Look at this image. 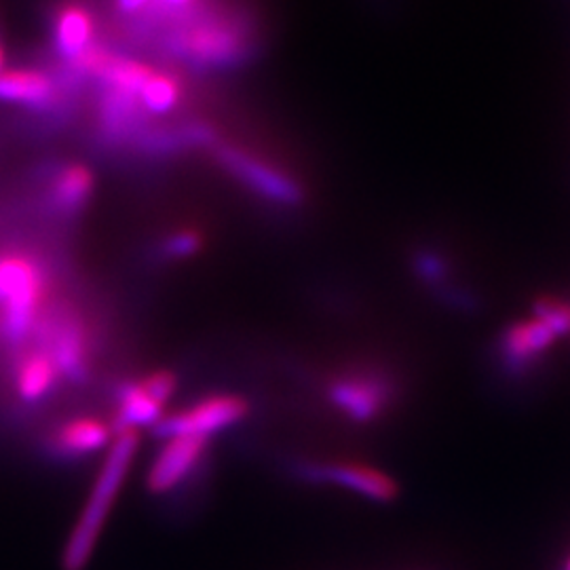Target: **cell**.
Instances as JSON below:
<instances>
[{
    "instance_id": "obj_1",
    "label": "cell",
    "mask_w": 570,
    "mask_h": 570,
    "mask_svg": "<svg viewBox=\"0 0 570 570\" xmlns=\"http://www.w3.org/2000/svg\"><path fill=\"white\" fill-rule=\"evenodd\" d=\"M140 446V433L138 431H119L108 446V454L102 469L94 482V489L87 497V503L82 508L79 522L68 537V543L61 553V569L85 570L96 546L102 537L104 527L110 518V511L115 508L119 494H121L125 480L134 468V459Z\"/></svg>"
},
{
    "instance_id": "obj_2",
    "label": "cell",
    "mask_w": 570,
    "mask_h": 570,
    "mask_svg": "<svg viewBox=\"0 0 570 570\" xmlns=\"http://www.w3.org/2000/svg\"><path fill=\"white\" fill-rule=\"evenodd\" d=\"M49 273L39 256L26 249L0 252V338L23 345L49 306Z\"/></svg>"
},
{
    "instance_id": "obj_3",
    "label": "cell",
    "mask_w": 570,
    "mask_h": 570,
    "mask_svg": "<svg viewBox=\"0 0 570 570\" xmlns=\"http://www.w3.org/2000/svg\"><path fill=\"white\" fill-rule=\"evenodd\" d=\"M37 345L45 348L61 379L82 381L89 372V330L81 315L68 305H49L35 327Z\"/></svg>"
},
{
    "instance_id": "obj_4",
    "label": "cell",
    "mask_w": 570,
    "mask_h": 570,
    "mask_svg": "<svg viewBox=\"0 0 570 570\" xmlns=\"http://www.w3.org/2000/svg\"><path fill=\"white\" fill-rule=\"evenodd\" d=\"M174 51L199 66H226L244 56L245 39L242 28L228 18L204 16L183 26L174 41Z\"/></svg>"
},
{
    "instance_id": "obj_5",
    "label": "cell",
    "mask_w": 570,
    "mask_h": 570,
    "mask_svg": "<svg viewBox=\"0 0 570 570\" xmlns=\"http://www.w3.org/2000/svg\"><path fill=\"white\" fill-rule=\"evenodd\" d=\"M176 374L169 370H155L136 381L122 383L117 395V414L112 428L119 431H140L142 428H157L165 416L176 391Z\"/></svg>"
},
{
    "instance_id": "obj_6",
    "label": "cell",
    "mask_w": 570,
    "mask_h": 570,
    "mask_svg": "<svg viewBox=\"0 0 570 570\" xmlns=\"http://www.w3.org/2000/svg\"><path fill=\"white\" fill-rule=\"evenodd\" d=\"M249 416V404L244 395L218 393L209 395L193 406L178 410L174 414H165L155 431L161 438L174 435H195L209 440L212 435L235 428Z\"/></svg>"
},
{
    "instance_id": "obj_7",
    "label": "cell",
    "mask_w": 570,
    "mask_h": 570,
    "mask_svg": "<svg viewBox=\"0 0 570 570\" xmlns=\"http://www.w3.org/2000/svg\"><path fill=\"white\" fill-rule=\"evenodd\" d=\"M216 159L230 176H235L245 188L261 195L275 205H298L305 195L296 180H292L279 167L266 164L261 157L247 153L244 148L220 144L216 148Z\"/></svg>"
},
{
    "instance_id": "obj_8",
    "label": "cell",
    "mask_w": 570,
    "mask_h": 570,
    "mask_svg": "<svg viewBox=\"0 0 570 570\" xmlns=\"http://www.w3.org/2000/svg\"><path fill=\"white\" fill-rule=\"evenodd\" d=\"M303 475L311 482H322V484L351 490L374 503H393L400 494L397 482L389 473L364 463H351V461L315 463V465H305Z\"/></svg>"
},
{
    "instance_id": "obj_9",
    "label": "cell",
    "mask_w": 570,
    "mask_h": 570,
    "mask_svg": "<svg viewBox=\"0 0 570 570\" xmlns=\"http://www.w3.org/2000/svg\"><path fill=\"white\" fill-rule=\"evenodd\" d=\"M327 395L355 423H370L387 406L391 385L374 372H348L330 385Z\"/></svg>"
},
{
    "instance_id": "obj_10",
    "label": "cell",
    "mask_w": 570,
    "mask_h": 570,
    "mask_svg": "<svg viewBox=\"0 0 570 570\" xmlns=\"http://www.w3.org/2000/svg\"><path fill=\"white\" fill-rule=\"evenodd\" d=\"M165 440L164 449L159 450L146 473V489L153 494H167L178 489L204 461L209 449V440L195 435H174Z\"/></svg>"
},
{
    "instance_id": "obj_11",
    "label": "cell",
    "mask_w": 570,
    "mask_h": 570,
    "mask_svg": "<svg viewBox=\"0 0 570 570\" xmlns=\"http://www.w3.org/2000/svg\"><path fill=\"white\" fill-rule=\"evenodd\" d=\"M58 100V81L42 68H4L0 72V102L18 104L30 110H49Z\"/></svg>"
},
{
    "instance_id": "obj_12",
    "label": "cell",
    "mask_w": 570,
    "mask_h": 570,
    "mask_svg": "<svg viewBox=\"0 0 570 570\" xmlns=\"http://www.w3.org/2000/svg\"><path fill=\"white\" fill-rule=\"evenodd\" d=\"M96 21L81 2H66L56 9L53 45L60 60L70 66L85 58L96 47Z\"/></svg>"
},
{
    "instance_id": "obj_13",
    "label": "cell",
    "mask_w": 570,
    "mask_h": 570,
    "mask_svg": "<svg viewBox=\"0 0 570 570\" xmlns=\"http://www.w3.org/2000/svg\"><path fill=\"white\" fill-rule=\"evenodd\" d=\"M117 431L98 416H79L61 423L49 438V450L60 459H81L108 449Z\"/></svg>"
},
{
    "instance_id": "obj_14",
    "label": "cell",
    "mask_w": 570,
    "mask_h": 570,
    "mask_svg": "<svg viewBox=\"0 0 570 570\" xmlns=\"http://www.w3.org/2000/svg\"><path fill=\"white\" fill-rule=\"evenodd\" d=\"M61 374L51 355L39 345L23 346L13 364V385L26 404L47 400L58 385Z\"/></svg>"
},
{
    "instance_id": "obj_15",
    "label": "cell",
    "mask_w": 570,
    "mask_h": 570,
    "mask_svg": "<svg viewBox=\"0 0 570 570\" xmlns=\"http://www.w3.org/2000/svg\"><path fill=\"white\" fill-rule=\"evenodd\" d=\"M94 188H96V178L87 165H61L51 174L47 183L45 202L58 216H75L89 204Z\"/></svg>"
},
{
    "instance_id": "obj_16",
    "label": "cell",
    "mask_w": 570,
    "mask_h": 570,
    "mask_svg": "<svg viewBox=\"0 0 570 570\" xmlns=\"http://www.w3.org/2000/svg\"><path fill=\"white\" fill-rule=\"evenodd\" d=\"M553 341L556 334L550 327L541 320H532L511 326L501 341V351L508 366L515 367L518 372H527L534 357L543 353Z\"/></svg>"
},
{
    "instance_id": "obj_17",
    "label": "cell",
    "mask_w": 570,
    "mask_h": 570,
    "mask_svg": "<svg viewBox=\"0 0 570 570\" xmlns=\"http://www.w3.org/2000/svg\"><path fill=\"white\" fill-rule=\"evenodd\" d=\"M183 100V85L169 75L153 70L140 89V106L146 115H167Z\"/></svg>"
},
{
    "instance_id": "obj_18",
    "label": "cell",
    "mask_w": 570,
    "mask_h": 570,
    "mask_svg": "<svg viewBox=\"0 0 570 570\" xmlns=\"http://www.w3.org/2000/svg\"><path fill=\"white\" fill-rule=\"evenodd\" d=\"M204 247V235L195 228H180L165 235L159 252L165 261H186L193 258Z\"/></svg>"
},
{
    "instance_id": "obj_19",
    "label": "cell",
    "mask_w": 570,
    "mask_h": 570,
    "mask_svg": "<svg viewBox=\"0 0 570 570\" xmlns=\"http://www.w3.org/2000/svg\"><path fill=\"white\" fill-rule=\"evenodd\" d=\"M534 315L541 320L546 326L550 327L556 336L569 334L570 332V305L564 301L556 298H541L534 303Z\"/></svg>"
},
{
    "instance_id": "obj_20",
    "label": "cell",
    "mask_w": 570,
    "mask_h": 570,
    "mask_svg": "<svg viewBox=\"0 0 570 570\" xmlns=\"http://www.w3.org/2000/svg\"><path fill=\"white\" fill-rule=\"evenodd\" d=\"M416 268H419V273L423 277H428L431 282H442V277H446V266H444V263L438 256L429 254V252L421 254L416 258Z\"/></svg>"
},
{
    "instance_id": "obj_21",
    "label": "cell",
    "mask_w": 570,
    "mask_h": 570,
    "mask_svg": "<svg viewBox=\"0 0 570 570\" xmlns=\"http://www.w3.org/2000/svg\"><path fill=\"white\" fill-rule=\"evenodd\" d=\"M150 0H117L121 13H140Z\"/></svg>"
},
{
    "instance_id": "obj_22",
    "label": "cell",
    "mask_w": 570,
    "mask_h": 570,
    "mask_svg": "<svg viewBox=\"0 0 570 570\" xmlns=\"http://www.w3.org/2000/svg\"><path fill=\"white\" fill-rule=\"evenodd\" d=\"M165 7H171V9H186L193 0H161Z\"/></svg>"
},
{
    "instance_id": "obj_23",
    "label": "cell",
    "mask_w": 570,
    "mask_h": 570,
    "mask_svg": "<svg viewBox=\"0 0 570 570\" xmlns=\"http://www.w3.org/2000/svg\"><path fill=\"white\" fill-rule=\"evenodd\" d=\"M4 63H7V53H4V45L0 41V72L4 70Z\"/></svg>"
},
{
    "instance_id": "obj_24",
    "label": "cell",
    "mask_w": 570,
    "mask_h": 570,
    "mask_svg": "<svg viewBox=\"0 0 570 570\" xmlns=\"http://www.w3.org/2000/svg\"><path fill=\"white\" fill-rule=\"evenodd\" d=\"M567 570H570V562H569V569H567Z\"/></svg>"
}]
</instances>
